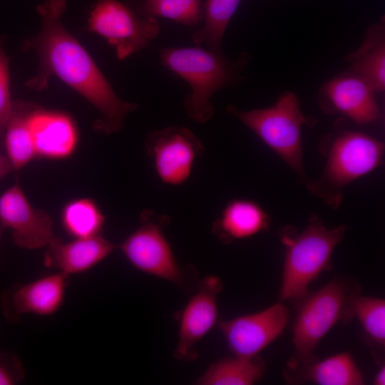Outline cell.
<instances>
[{"instance_id": "19", "label": "cell", "mask_w": 385, "mask_h": 385, "mask_svg": "<svg viewBox=\"0 0 385 385\" xmlns=\"http://www.w3.org/2000/svg\"><path fill=\"white\" fill-rule=\"evenodd\" d=\"M351 73L364 79L376 93L385 89L384 20L371 25L364 41L347 56Z\"/></svg>"}, {"instance_id": "6", "label": "cell", "mask_w": 385, "mask_h": 385, "mask_svg": "<svg viewBox=\"0 0 385 385\" xmlns=\"http://www.w3.org/2000/svg\"><path fill=\"white\" fill-rule=\"evenodd\" d=\"M355 292L347 280L336 277L316 292L308 293L299 302L293 326L295 359L313 356L333 327L354 317L349 299Z\"/></svg>"}, {"instance_id": "9", "label": "cell", "mask_w": 385, "mask_h": 385, "mask_svg": "<svg viewBox=\"0 0 385 385\" xmlns=\"http://www.w3.org/2000/svg\"><path fill=\"white\" fill-rule=\"evenodd\" d=\"M145 148L158 178L171 186L188 180L196 160L204 152L200 140L184 126H168L151 132Z\"/></svg>"}, {"instance_id": "2", "label": "cell", "mask_w": 385, "mask_h": 385, "mask_svg": "<svg viewBox=\"0 0 385 385\" xmlns=\"http://www.w3.org/2000/svg\"><path fill=\"white\" fill-rule=\"evenodd\" d=\"M346 227L342 225L329 229L314 217L302 232L292 227L281 230L279 237L284 247V257L279 291L281 301L296 305L308 294V287L325 270Z\"/></svg>"}, {"instance_id": "26", "label": "cell", "mask_w": 385, "mask_h": 385, "mask_svg": "<svg viewBox=\"0 0 385 385\" xmlns=\"http://www.w3.org/2000/svg\"><path fill=\"white\" fill-rule=\"evenodd\" d=\"M10 98L9 59L0 46V142L12 111Z\"/></svg>"}, {"instance_id": "3", "label": "cell", "mask_w": 385, "mask_h": 385, "mask_svg": "<svg viewBox=\"0 0 385 385\" xmlns=\"http://www.w3.org/2000/svg\"><path fill=\"white\" fill-rule=\"evenodd\" d=\"M159 53L163 66L190 85L191 91L185 96L183 105L190 118L197 123H205L212 117V96L240 77V61L228 60L222 53L206 48H165Z\"/></svg>"}, {"instance_id": "7", "label": "cell", "mask_w": 385, "mask_h": 385, "mask_svg": "<svg viewBox=\"0 0 385 385\" xmlns=\"http://www.w3.org/2000/svg\"><path fill=\"white\" fill-rule=\"evenodd\" d=\"M167 215L145 210L140 225L118 246L137 270L174 284L183 282V273L165 234L170 223Z\"/></svg>"}, {"instance_id": "13", "label": "cell", "mask_w": 385, "mask_h": 385, "mask_svg": "<svg viewBox=\"0 0 385 385\" xmlns=\"http://www.w3.org/2000/svg\"><path fill=\"white\" fill-rule=\"evenodd\" d=\"M68 276L57 272L24 284H14L1 292V308L6 320L18 322L22 315L48 317L61 307Z\"/></svg>"}, {"instance_id": "4", "label": "cell", "mask_w": 385, "mask_h": 385, "mask_svg": "<svg viewBox=\"0 0 385 385\" xmlns=\"http://www.w3.org/2000/svg\"><path fill=\"white\" fill-rule=\"evenodd\" d=\"M323 148L327 155L325 168L319 178L307 180L306 185L311 192L336 209L347 185L381 165L384 145L366 133L343 130L326 138Z\"/></svg>"}, {"instance_id": "27", "label": "cell", "mask_w": 385, "mask_h": 385, "mask_svg": "<svg viewBox=\"0 0 385 385\" xmlns=\"http://www.w3.org/2000/svg\"><path fill=\"white\" fill-rule=\"evenodd\" d=\"M25 376V370L19 356L11 351H0V385H14Z\"/></svg>"}, {"instance_id": "16", "label": "cell", "mask_w": 385, "mask_h": 385, "mask_svg": "<svg viewBox=\"0 0 385 385\" xmlns=\"http://www.w3.org/2000/svg\"><path fill=\"white\" fill-rule=\"evenodd\" d=\"M118 246L101 235L68 242L54 238L44 255V265L66 275L86 272L106 259Z\"/></svg>"}, {"instance_id": "1", "label": "cell", "mask_w": 385, "mask_h": 385, "mask_svg": "<svg viewBox=\"0 0 385 385\" xmlns=\"http://www.w3.org/2000/svg\"><path fill=\"white\" fill-rule=\"evenodd\" d=\"M66 4V0H47L38 6L41 29L25 41L22 49L36 52L39 67L26 86L43 91L48 88L50 77L57 76L101 113L102 118L95 123V130L105 134L117 133L123 128L126 115L138 106L116 95L90 55L64 28L61 16Z\"/></svg>"}, {"instance_id": "28", "label": "cell", "mask_w": 385, "mask_h": 385, "mask_svg": "<svg viewBox=\"0 0 385 385\" xmlns=\"http://www.w3.org/2000/svg\"><path fill=\"white\" fill-rule=\"evenodd\" d=\"M14 170L7 156L0 153V180L9 175Z\"/></svg>"}, {"instance_id": "25", "label": "cell", "mask_w": 385, "mask_h": 385, "mask_svg": "<svg viewBox=\"0 0 385 385\" xmlns=\"http://www.w3.org/2000/svg\"><path fill=\"white\" fill-rule=\"evenodd\" d=\"M142 9L144 17H163L189 27L203 17L200 0H143Z\"/></svg>"}, {"instance_id": "20", "label": "cell", "mask_w": 385, "mask_h": 385, "mask_svg": "<svg viewBox=\"0 0 385 385\" xmlns=\"http://www.w3.org/2000/svg\"><path fill=\"white\" fill-rule=\"evenodd\" d=\"M37 106L16 101L5 129L4 141L7 157L14 170H19L36 157L29 119Z\"/></svg>"}, {"instance_id": "30", "label": "cell", "mask_w": 385, "mask_h": 385, "mask_svg": "<svg viewBox=\"0 0 385 385\" xmlns=\"http://www.w3.org/2000/svg\"><path fill=\"white\" fill-rule=\"evenodd\" d=\"M3 227L0 224V240H1V233H2V230H3ZM0 269H1V265H0Z\"/></svg>"}, {"instance_id": "12", "label": "cell", "mask_w": 385, "mask_h": 385, "mask_svg": "<svg viewBox=\"0 0 385 385\" xmlns=\"http://www.w3.org/2000/svg\"><path fill=\"white\" fill-rule=\"evenodd\" d=\"M0 224L11 230L14 244L21 248L38 249L55 238L51 217L31 205L18 180L0 196Z\"/></svg>"}, {"instance_id": "23", "label": "cell", "mask_w": 385, "mask_h": 385, "mask_svg": "<svg viewBox=\"0 0 385 385\" xmlns=\"http://www.w3.org/2000/svg\"><path fill=\"white\" fill-rule=\"evenodd\" d=\"M241 0H207L202 26L194 32L192 40L206 48L222 53V41L228 24Z\"/></svg>"}, {"instance_id": "14", "label": "cell", "mask_w": 385, "mask_h": 385, "mask_svg": "<svg viewBox=\"0 0 385 385\" xmlns=\"http://www.w3.org/2000/svg\"><path fill=\"white\" fill-rule=\"evenodd\" d=\"M376 93L362 78L349 72L325 83L319 91V105L328 113H340L359 125L381 117Z\"/></svg>"}, {"instance_id": "8", "label": "cell", "mask_w": 385, "mask_h": 385, "mask_svg": "<svg viewBox=\"0 0 385 385\" xmlns=\"http://www.w3.org/2000/svg\"><path fill=\"white\" fill-rule=\"evenodd\" d=\"M88 30L106 38L123 60L146 47L159 34L160 26L155 18L140 17L118 0H98Z\"/></svg>"}, {"instance_id": "29", "label": "cell", "mask_w": 385, "mask_h": 385, "mask_svg": "<svg viewBox=\"0 0 385 385\" xmlns=\"http://www.w3.org/2000/svg\"><path fill=\"white\" fill-rule=\"evenodd\" d=\"M373 384L384 385L385 384V366L381 364L373 377Z\"/></svg>"}, {"instance_id": "24", "label": "cell", "mask_w": 385, "mask_h": 385, "mask_svg": "<svg viewBox=\"0 0 385 385\" xmlns=\"http://www.w3.org/2000/svg\"><path fill=\"white\" fill-rule=\"evenodd\" d=\"M356 317L370 345L384 349L385 346V301L382 298L362 296L356 291L349 299Z\"/></svg>"}, {"instance_id": "22", "label": "cell", "mask_w": 385, "mask_h": 385, "mask_svg": "<svg viewBox=\"0 0 385 385\" xmlns=\"http://www.w3.org/2000/svg\"><path fill=\"white\" fill-rule=\"evenodd\" d=\"M61 220L65 231L75 239L100 235L106 220L101 208L88 197L67 202L62 209Z\"/></svg>"}, {"instance_id": "17", "label": "cell", "mask_w": 385, "mask_h": 385, "mask_svg": "<svg viewBox=\"0 0 385 385\" xmlns=\"http://www.w3.org/2000/svg\"><path fill=\"white\" fill-rule=\"evenodd\" d=\"M289 381L311 382L319 385H361L363 374L349 352H342L322 360L312 356L292 359L285 371Z\"/></svg>"}, {"instance_id": "15", "label": "cell", "mask_w": 385, "mask_h": 385, "mask_svg": "<svg viewBox=\"0 0 385 385\" xmlns=\"http://www.w3.org/2000/svg\"><path fill=\"white\" fill-rule=\"evenodd\" d=\"M29 124L36 157L64 159L76 150L78 133L69 115L37 106L29 116Z\"/></svg>"}, {"instance_id": "11", "label": "cell", "mask_w": 385, "mask_h": 385, "mask_svg": "<svg viewBox=\"0 0 385 385\" xmlns=\"http://www.w3.org/2000/svg\"><path fill=\"white\" fill-rule=\"evenodd\" d=\"M222 289V282L217 277L210 275L200 280L197 292L181 313L178 345L173 353L176 359L191 361L197 358V344L217 322V296Z\"/></svg>"}, {"instance_id": "18", "label": "cell", "mask_w": 385, "mask_h": 385, "mask_svg": "<svg viewBox=\"0 0 385 385\" xmlns=\"http://www.w3.org/2000/svg\"><path fill=\"white\" fill-rule=\"evenodd\" d=\"M270 217L257 202L246 199L232 200L214 221L212 232L225 244L253 237L267 230Z\"/></svg>"}, {"instance_id": "21", "label": "cell", "mask_w": 385, "mask_h": 385, "mask_svg": "<svg viewBox=\"0 0 385 385\" xmlns=\"http://www.w3.org/2000/svg\"><path fill=\"white\" fill-rule=\"evenodd\" d=\"M265 372V364L258 356H234L211 364L195 381L198 385H252Z\"/></svg>"}, {"instance_id": "10", "label": "cell", "mask_w": 385, "mask_h": 385, "mask_svg": "<svg viewBox=\"0 0 385 385\" xmlns=\"http://www.w3.org/2000/svg\"><path fill=\"white\" fill-rule=\"evenodd\" d=\"M288 319L287 308L279 302L259 312L220 321L217 327L234 356L252 357L279 337Z\"/></svg>"}, {"instance_id": "5", "label": "cell", "mask_w": 385, "mask_h": 385, "mask_svg": "<svg viewBox=\"0 0 385 385\" xmlns=\"http://www.w3.org/2000/svg\"><path fill=\"white\" fill-rule=\"evenodd\" d=\"M227 111L277 153L302 183L307 182L302 161V128L308 120L294 93H282L267 108L240 111L228 106Z\"/></svg>"}]
</instances>
